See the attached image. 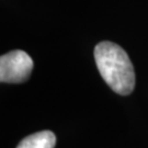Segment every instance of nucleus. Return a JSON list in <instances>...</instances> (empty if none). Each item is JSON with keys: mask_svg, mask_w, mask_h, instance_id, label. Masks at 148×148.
Here are the masks:
<instances>
[{"mask_svg": "<svg viewBox=\"0 0 148 148\" xmlns=\"http://www.w3.org/2000/svg\"><path fill=\"white\" fill-rule=\"evenodd\" d=\"M95 60L101 77L114 92L132 93L135 87V71L127 53L112 42L99 43L95 48Z\"/></svg>", "mask_w": 148, "mask_h": 148, "instance_id": "1", "label": "nucleus"}, {"mask_svg": "<svg viewBox=\"0 0 148 148\" xmlns=\"http://www.w3.org/2000/svg\"><path fill=\"white\" fill-rule=\"evenodd\" d=\"M33 69V60L24 51L16 49L0 57V81L21 84L29 79Z\"/></svg>", "mask_w": 148, "mask_h": 148, "instance_id": "2", "label": "nucleus"}, {"mask_svg": "<svg viewBox=\"0 0 148 148\" xmlns=\"http://www.w3.org/2000/svg\"><path fill=\"white\" fill-rule=\"evenodd\" d=\"M56 136L51 131H42L23 138L16 148H54Z\"/></svg>", "mask_w": 148, "mask_h": 148, "instance_id": "3", "label": "nucleus"}]
</instances>
